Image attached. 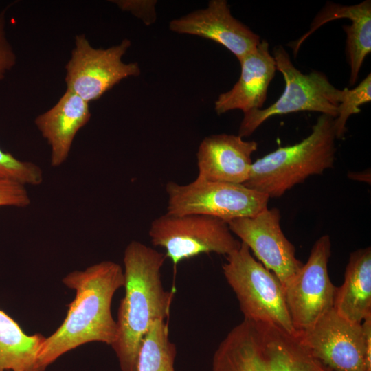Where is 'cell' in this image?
<instances>
[{"mask_svg": "<svg viewBox=\"0 0 371 371\" xmlns=\"http://www.w3.org/2000/svg\"><path fill=\"white\" fill-rule=\"evenodd\" d=\"M63 282L75 290L76 296L61 325L45 337L38 358L39 371L85 344L99 341L111 346L116 339L117 324L111 306L115 293L124 285L122 267L102 261L83 271L70 272Z\"/></svg>", "mask_w": 371, "mask_h": 371, "instance_id": "6da1fadb", "label": "cell"}, {"mask_svg": "<svg viewBox=\"0 0 371 371\" xmlns=\"http://www.w3.org/2000/svg\"><path fill=\"white\" fill-rule=\"evenodd\" d=\"M165 254L137 240L124 253L125 294L117 311V335L111 345L122 371H137V358L144 336L155 320H165L175 290H165L161 269Z\"/></svg>", "mask_w": 371, "mask_h": 371, "instance_id": "7a4b0ae2", "label": "cell"}, {"mask_svg": "<svg viewBox=\"0 0 371 371\" xmlns=\"http://www.w3.org/2000/svg\"><path fill=\"white\" fill-rule=\"evenodd\" d=\"M212 371H333L309 351L300 333L244 319L220 343Z\"/></svg>", "mask_w": 371, "mask_h": 371, "instance_id": "3957f363", "label": "cell"}, {"mask_svg": "<svg viewBox=\"0 0 371 371\" xmlns=\"http://www.w3.org/2000/svg\"><path fill=\"white\" fill-rule=\"evenodd\" d=\"M334 119L321 114L305 139L279 147L252 162L243 185L269 199L278 198L310 176L331 168L336 153Z\"/></svg>", "mask_w": 371, "mask_h": 371, "instance_id": "277c9868", "label": "cell"}, {"mask_svg": "<svg viewBox=\"0 0 371 371\" xmlns=\"http://www.w3.org/2000/svg\"><path fill=\"white\" fill-rule=\"evenodd\" d=\"M225 256L223 274L236 294L244 319L271 323L288 333L297 335L283 286L276 276L257 261L243 243Z\"/></svg>", "mask_w": 371, "mask_h": 371, "instance_id": "5b68a950", "label": "cell"}, {"mask_svg": "<svg viewBox=\"0 0 371 371\" xmlns=\"http://www.w3.org/2000/svg\"><path fill=\"white\" fill-rule=\"evenodd\" d=\"M277 70L283 76L282 94L271 106L244 114L238 135L250 136L263 122L274 115L300 111H315L336 118L342 90L328 80L325 74L312 71L305 74L298 70L282 46L273 49Z\"/></svg>", "mask_w": 371, "mask_h": 371, "instance_id": "8992f818", "label": "cell"}, {"mask_svg": "<svg viewBox=\"0 0 371 371\" xmlns=\"http://www.w3.org/2000/svg\"><path fill=\"white\" fill-rule=\"evenodd\" d=\"M167 212L172 215L202 214L227 223L254 216L268 207L267 195L243 184L196 178L188 184L173 181L166 186Z\"/></svg>", "mask_w": 371, "mask_h": 371, "instance_id": "52a82bcc", "label": "cell"}, {"mask_svg": "<svg viewBox=\"0 0 371 371\" xmlns=\"http://www.w3.org/2000/svg\"><path fill=\"white\" fill-rule=\"evenodd\" d=\"M148 235L153 245L164 248L175 266L201 254L227 256L241 244L226 221L202 214L166 213L152 221Z\"/></svg>", "mask_w": 371, "mask_h": 371, "instance_id": "ba28073f", "label": "cell"}, {"mask_svg": "<svg viewBox=\"0 0 371 371\" xmlns=\"http://www.w3.org/2000/svg\"><path fill=\"white\" fill-rule=\"evenodd\" d=\"M311 353L333 371H371V322L352 323L333 308L300 333Z\"/></svg>", "mask_w": 371, "mask_h": 371, "instance_id": "9c48e42d", "label": "cell"}, {"mask_svg": "<svg viewBox=\"0 0 371 371\" xmlns=\"http://www.w3.org/2000/svg\"><path fill=\"white\" fill-rule=\"evenodd\" d=\"M131 46L128 39L107 49L93 47L82 34L75 37V47L65 69L67 89L88 103L99 99L123 79L140 74L137 63H124Z\"/></svg>", "mask_w": 371, "mask_h": 371, "instance_id": "30bf717a", "label": "cell"}, {"mask_svg": "<svg viewBox=\"0 0 371 371\" xmlns=\"http://www.w3.org/2000/svg\"><path fill=\"white\" fill-rule=\"evenodd\" d=\"M331 253L328 235L316 240L307 262L283 288L286 304L297 333L312 327L333 308L336 289L328 273Z\"/></svg>", "mask_w": 371, "mask_h": 371, "instance_id": "8fae6325", "label": "cell"}, {"mask_svg": "<svg viewBox=\"0 0 371 371\" xmlns=\"http://www.w3.org/2000/svg\"><path fill=\"white\" fill-rule=\"evenodd\" d=\"M280 219L279 209L267 207L254 216L236 218L227 223L232 234L276 276L284 287L303 263L295 257V247L284 234Z\"/></svg>", "mask_w": 371, "mask_h": 371, "instance_id": "7c38bea8", "label": "cell"}, {"mask_svg": "<svg viewBox=\"0 0 371 371\" xmlns=\"http://www.w3.org/2000/svg\"><path fill=\"white\" fill-rule=\"evenodd\" d=\"M169 28L212 40L227 48L239 62L260 42L258 34L232 16L225 0H212L205 8L172 20Z\"/></svg>", "mask_w": 371, "mask_h": 371, "instance_id": "4fadbf2b", "label": "cell"}, {"mask_svg": "<svg viewBox=\"0 0 371 371\" xmlns=\"http://www.w3.org/2000/svg\"><path fill=\"white\" fill-rule=\"evenodd\" d=\"M255 141L238 135L216 134L205 137L196 153L199 174L205 181L243 184L248 179Z\"/></svg>", "mask_w": 371, "mask_h": 371, "instance_id": "5bb4252c", "label": "cell"}, {"mask_svg": "<svg viewBox=\"0 0 371 371\" xmlns=\"http://www.w3.org/2000/svg\"><path fill=\"white\" fill-rule=\"evenodd\" d=\"M240 75L233 87L221 94L214 102V109L221 115L232 110L243 113L262 109L270 82L277 71L267 41L258 46L239 62Z\"/></svg>", "mask_w": 371, "mask_h": 371, "instance_id": "9a60e30c", "label": "cell"}, {"mask_svg": "<svg viewBox=\"0 0 371 371\" xmlns=\"http://www.w3.org/2000/svg\"><path fill=\"white\" fill-rule=\"evenodd\" d=\"M89 103L67 89L56 104L38 115L34 123L50 148V164H63L78 131L91 118Z\"/></svg>", "mask_w": 371, "mask_h": 371, "instance_id": "2e32d148", "label": "cell"}, {"mask_svg": "<svg viewBox=\"0 0 371 371\" xmlns=\"http://www.w3.org/2000/svg\"><path fill=\"white\" fill-rule=\"evenodd\" d=\"M346 18L350 20V25L343 26L346 33V56L350 66L349 83L353 85L366 57L371 52V1H363L352 5H342L327 3L316 15L312 22L318 29L330 21Z\"/></svg>", "mask_w": 371, "mask_h": 371, "instance_id": "e0dca14e", "label": "cell"}, {"mask_svg": "<svg viewBox=\"0 0 371 371\" xmlns=\"http://www.w3.org/2000/svg\"><path fill=\"white\" fill-rule=\"evenodd\" d=\"M333 308L348 321L361 324L371 314V248L350 254L344 282L337 287Z\"/></svg>", "mask_w": 371, "mask_h": 371, "instance_id": "ac0fdd59", "label": "cell"}, {"mask_svg": "<svg viewBox=\"0 0 371 371\" xmlns=\"http://www.w3.org/2000/svg\"><path fill=\"white\" fill-rule=\"evenodd\" d=\"M45 337L28 335L0 309V371H39L38 358Z\"/></svg>", "mask_w": 371, "mask_h": 371, "instance_id": "d6986e66", "label": "cell"}, {"mask_svg": "<svg viewBox=\"0 0 371 371\" xmlns=\"http://www.w3.org/2000/svg\"><path fill=\"white\" fill-rule=\"evenodd\" d=\"M176 355V346L169 339L168 324L165 320H155L143 339L137 371H175Z\"/></svg>", "mask_w": 371, "mask_h": 371, "instance_id": "ffe728a7", "label": "cell"}, {"mask_svg": "<svg viewBox=\"0 0 371 371\" xmlns=\"http://www.w3.org/2000/svg\"><path fill=\"white\" fill-rule=\"evenodd\" d=\"M342 90L338 114L334 119L336 139H342L349 117L361 112L360 106L371 101V75L369 73L355 87Z\"/></svg>", "mask_w": 371, "mask_h": 371, "instance_id": "44dd1931", "label": "cell"}, {"mask_svg": "<svg viewBox=\"0 0 371 371\" xmlns=\"http://www.w3.org/2000/svg\"><path fill=\"white\" fill-rule=\"evenodd\" d=\"M0 179L20 183L24 186H38L43 181V172L37 164L21 161L0 148Z\"/></svg>", "mask_w": 371, "mask_h": 371, "instance_id": "7402d4cb", "label": "cell"}, {"mask_svg": "<svg viewBox=\"0 0 371 371\" xmlns=\"http://www.w3.org/2000/svg\"><path fill=\"white\" fill-rule=\"evenodd\" d=\"M30 203L25 186L14 181L0 179V207H26Z\"/></svg>", "mask_w": 371, "mask_h": 371, "instance_id": "603a6c76", "label": "cell"}, {"mask_svg": "<svg viewBox=\"0 0 371 371\" xmlns=\"http://www.w3.org/2000/svg\"><path fill=\"white\" fill-rule=\"evenodd\" d=\"M7 9L0 12V80L5 78L16 63L15 54L6 38L5 31V13Z\"/></svg>", "mask_w": 371, "mask_h": 371, "instance_id": "cb8c5ba5", "label": "cell"}, {"mask_svg": "<svg viewBox=\"0 0 371 371\" xmlns=\"http://www.w3.org/2000/svg\"><path fill=\"white\" fill-rule=\"evenodd\" d=\"M113 2L120 9L131 12L147 25L153 23L156 19L155 1H113Z\"/></svg>", "mask_w": 371, "mask_h": 371, "instance_id": "d4e9b609", "label": "cell"}, {"mask_svg": "<svg viewBox=\"0 0 371 371\" xmlns=\"http://www.w3.org/2000/svg\"><path fill=\"white\" fill-rule=\"evenodd\" d=\"M348 177L352 180L366 181L370 183V173L367 171L365 172H358V173H349Z\"/></svg>", "mask_w": 371, "mask_h": 371, "instance_id": "484cf974", "label": "cell"}]
</instances>
